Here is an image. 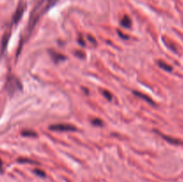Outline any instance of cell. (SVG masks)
Listing matches in <instances>:
<instances>
[{
    "mask_svg": "<svg viewBox=\"0 0 183 182\" xmlns=\"http://www.w3.org/2000/svg\"><path fill=\"white\" fill-rule=\"evenodd\" d=\"M160 135L162 136V137H163L165 141H167L168 143H170V144H171V145H180V144H181V141L179 140V139H177V138H174V137H168V136L163 135V134H161V133H160Z\"/></svg>",
    "mask_w": 183,
    "mask_h": 182,
    "instance_id": "obj_5",
    "label": "cell"
},
{
    "mask_svg": "<svg viewBox=\"0 0 183 182\" xmlns=\"http://www.w3.org/2000/svg\"><path fill=\"white\" fill-rule=\"evenodd\" d=\"M103 95L105 96V97L107 100H109V101H111V100H112V95H111L108 91L104 90V91H103Z\"/></svg>",
    "mask_w": 183,
    "mask_h": 182,
    "instance_id": "obj_12",
    "label": "cell"
},
{
    "mask_svg": "<svg viewBox=\"0 0 183 182\" xmlns=\"http://www.w3.org/2000/svg\"><path fill=\"white\" fill-rule=\"evenodd\" d=\"M56 2L57 0H39L30 17V22L28 24V29L30 31L35 27L40 18L44 14H46Z\"/></svg>",
    "mask_w": 183,
    "mask_h": 182,
    "instance_id": "obj_1",
    "label": "cell"
},
{
    "mask_svg": "<svg viewBox=\"0 0 183 182\" xmlns=\"http://www.w3.org/2000/svg\"><path fill=\"white\" fill-rule=\"evenodd\" d=\"M22 135L25 136V137H36L37 133L35 131H32V130H23L22 132Z\"/></svg>",
    "mask_w": 183,
    "mask_h": 182,
    "instance_id": "obj_11",
    "label": "cell"
},
{
    "mask_svg": "<svg viewBox=\"0 0 183 182\" xmlns=\"http://www.w3.org/2000/svg\"><path fill=\"white\" fill-rule=\"evenodd\" d=\"M9 36H10V32L8 31V32H7L6 34H5V36H4V38H3V39H2V51H4L5 49H6V47H7V42H8V39H9Z\"/></svg>",
    "mask_w": 183,
    "mask_h": 182,
    "instance_id": "obj_9",
    "label": "cell"
},
{
    "mask_svg": "<svg viewBox=\"0 0 183 182\" xmlns=\"http://www.w3.org/2000/svg\"><path fill=\"white\" fill-rule=\"evenodd\" d=\"M19 162H22V163H24V162H28V163H38L34 161H31V160H29V159H19L18 160Z\"/></svg>",
    "mask_w": 183,
    "mask_h": 182,
    "instance_id": "obj_13",
    "label": "cell"
},
{
    "mask_svg": "<svg viewBox=\"0 0 183 182\" xmlns=\"http://www.w3.org/2000/svg\"><path fill=\"white\" fill-rule=\"evenodd\" d=\"M93 124H94V125H97V126H99V125H102L103 123H102V121H101L100 120L96 119V120L93 121Z\"/></svg>",
    "mask_w": 183,
    "mask_h": 182,
    "instance_id": "obj_15",
    "label": "cell"
},
{
    "mask_svg": "<svg viewBox=\"0 0 183 182\" xmlns=\"http://www.w3.org/2000/svg\"><path fill=\"white\" fill-rule=\"evenodd\" d=\"M34 172L37 174V175H39V176H40V177H45V172L43 171V170H34Z\"/></svg>",
    "mask_w": 183,
    "mask_h": 182,
    "instance_id": "obj_14",
    "label": "cell"
},
{
    "mask_svg": "<svg viewBox=\"0 0 183 182\" xmlns=\"http://www.w3.org/2000/svg\"><path fill=\"white\" fill-rule=\"evenodd\" d=\"M7 88L8 93L12 95L15 92L22 89V84L18 79H16L15 77H11L8 79V81L7 83Z\"/></svg>",
    "mask_w": 183,
    "mask_h": 182,
    "instance_id": "obj_2",
    "label": "cell"
},
{
    "mask_svg": "<svg viewBox=\"0 0 183 182\" xmlns=\"http://www.w3.org/2000/svg\"><path fill=\"white\" fill-rule=\"evenodd\" d=\"M50 53H51V55H52V57L54 58V60H55L56 63H58L59 61H63V60L65 59V57H64L63 55L56 54V53H53V52H50Z\"/></svg>",
    "mask_w": 183,
    "mask_h": 182,
    "instance_id": "obj_10",
    "label": "cell"
},
{
    "mask_svg": "<svg viewBox=\"0 0 183 182\" xmlns=\"http://www.w3.org/2000/svg\"><path fill=\"white\" fill-rule=\"evenodd\" d=\"M158 65H159V67H161L162 69H163L164 71H167V72H171V70H172V67L171 65H169L166 63L162 62V61L158 62Z\"/></svg>",
    "mask_w": 183,
    "mask_h": 182,
    "instance_id": "obj_8",
    "label": "cell"
},
{
    "mask_svg": "<svg viewBox=\"0 0 183 182\" xmlns=\"http://www.w3.org/2000/svg\"><path fill=\"white\" fill-rule=\"evenodd\" d=\"M3 171V165H2V161L0 159V173Z\"/></svg>",
    "mask_w": 183,
    "mask_h": 182,
    "instance_id": "obj_16",
    "label": "cell"
},
{
    "mask_svg": "<svg viewBox=\"0 0 183 182\" xmlns=\"http://www.w3.org/2000/svg\"><path fill=\"white\" fill-rule=\"evenodd\" d=\"M24 9H25L24 5L20 4L19 7H18V8L16 9L15 15H14V17H13V22H14V23H17L20 21V19L22 18V16H23V15Z\"/></svg>",
    "mask_w": 183,
    "mask_h": 182,
    "instance_id": "obj_4",
    "label": "cell"
},
{
    "mask_svg": "<svg viewBox=\"0 0 183 182\" xmlns=\"http://www.w3.org/2000/svg\"><path fill=\"white\" fill-rule=\"evenodd\" d=\"M133 94H134L136 96H138V97H139V98H141V99L146 101L147 103H150V104H152V105H154V103L153 102V100H152L149 96H146V95H144V94H142V93L137 92V91H134Z\"/></svg>",
    "mask_w": 183,
    "mask_h": 182,
    "instance_id": "obj_6",
    "label": "cell"
},
{
    "mask_svg": "<svg viewBox=\"0 0 183 182\" xmlns=\"http://www.w3.org/2000/svg\"><path fill=\"white\" fill-rule=\"evenodd\" d=\"M49 129L55 131H75L77 130V128L74 125L67 124V123H59V124L51 125Z\"/></svg>",
    "mask_w": 183,
    "mask_h": 182,
    "instance_id": "obj_3",
    "label": "cell"
},
{
    "mask_svg": "<svg viewBox=\"0 0 183 182\" xmlns=\"http://www.w3.org/2000/svg\"><path fill=\"white\" fill-rule=\"evenodd\" d=\"M121 25L124 28H130L131 26V21L130 18L127 15L123 16V18L121 21Z\"/></svg>",
    "mask_w": 183,
    "mask_h": 182,
    "instance_id": "obj_7",
    "label": "cell"
}]
</instances>
